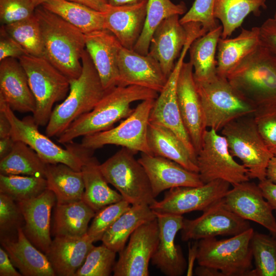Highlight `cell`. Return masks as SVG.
Listing matches in <instances>:
<instances>
[{
    "label": "cell",
    "instance_id": "60",
    "mask_svg": "<svg viewBox=\"0 0 276 276\" xmlns=\"http://www.w3.org/2000/svg\"><path fill=\"white\" fill-rule=\"evenodd\" d=\"M36 7L41 6L48 0H31Z\"/></svg>",
    "mask_w": 276,
    "mask_h": 276
},
{
    "label": "cell",
    "instance_id": "2",
    "mask_svg": "<svg viewBox=\"0 0 276 276\" xmlns=\"http://www.w3.org/2000/svg\"><path fill=\"white\" fill-rule=\"evenodd\" d=\"M35 15L42 33L44 58L70 80L79 77L85 50V34L42 6L36 8Z\"/></svg>",
    "mask_w": 276,
    "mask_h": 276
},
{
    "label": "cell",
    "instance_id": "48",
    "mask_svg": "<svg viewBox=\"0 0 276 276\" xmlns=\"http://www.w3.org/2000/svg\"><path fill=\"white\" fill-rule=\"evenodd\" d=\"M36 7L31 0H0V20L6 25L34 15Z\"/></svg>",
    "mask_w": 276,
    "mask_h": 276
},
{
    "label": "cell",
    "instance_id": "31",
    "mask_svg": "<svg viewBox=\"0 0 276 276\" xmlns=\"http://www.w3.org/2000/svg\"><path fill=\"white\" fill-rule=\"evenodd\" d=\"M156 218V214L149 205H132L105 233L101 241L107 247L119 253L137 227Z\"/></svg>",
    "mask_w": 276,
    "mask_h": 276
},
{
    "label": "cell",
    "instance_id": "43",
    "mask_svg": "<svg viewBox=\"0 0 276 276\" xmlns=\"http://www.w3.org/2000/svg\"><path fill=\"white\" fill-rule=\"evenodd\" d=\"M116 252L104 244L94 246L74 276H108L116 263Z\"/></svg>",
    "mask_w": 276,
    "mask_h": 276
},
{
    "label": "cell",
    "instance_id": "59",
    "mask_svg": "<svg viewBox=\"0 0 276 276\" xmlns=\"http://www.w3.org/2000/svg\"><path fill=\"white\" fill-rule=\"evenodd\" d=\"M108 4L111 6H122L139 3L148 0H107Z\"/></svg>",
    "mask_w": 276,
    "mask_h": 276
},
{
    "label": "cell",
    "instance_id": "24",
    "mask_svg": "<svg viewBox=\"0 0 276 276\" xmlns=\"http://www.w3.org/2000/svg\"><path fill=\"white\" fill-rule=\"evenodd\" d=\"M189 36L186 24H181L178 15L171 16L162 21L152 37L148 54L159 63L168 78L179 57Z\"/></svg>",
    "mask_w": 276,
    "mask_h": 276
},
{
    "label": "cell",
    "instance_id": "46",
    "mask_svg": "<svg viewBox=\"0 0 276 276\" xmlns=\"http://www.w3.org/2000/svg\"><path fill=\"white\" fill-rule=\"evenodd\" d=\"M214 0H195L191 8L180 19L181 24L190 22L201 24L206 32L219 25L214 15Z\"/></svg>",
    "mask_w": 276,
    "mask_h": 276
},
{
    "label": "cell",
    "instance_id": "21",
    "mask_svg": "<svg viewBox=\"0 0 276 276\" xmlns=\"http://www.w3.org/2000/svg\"><path fill=\"white\" fill-rule=\"evenodd\" d=\"M56 201L54 193L47 189L36 197L17 202L24 219L22 229L25 235L45 255L52 241L50 235L51 215Z\"/></svg>",
    "mask_w": 276,
    "mask_h": 276
},
{
    "label": "cell",
    "instance_id": "4",
    "mask_svg": "<svg viewBox=\"0 0 276 276\" xmlns=\"http://www.w3.org/2000/svg\"><path fill=\"white\" fill-rule=\"evenodd\" d=\"M82 70L76 79L70 80L69 92L53 110L45 134L58 137L79 117L91 111L106 92L86 49L81 57Z\"/></svg>",
    "mask_w": 276,
    "mask_h": 276
},
{
    "label": "cell",
    "instance_id": "44",
    "mask_svg": "<svg viewBox=\"0 0 276 276\" xmlns=\"http://www.w3.org/2000/svg\"><path fill=\"white\" fill-rule=\"evenodd\" d=\"M131 205L123 199L108 205L96 212L88 227L87 234L94 239L95 242L101 240L105 233Z\"/></svg>",
    "mask_w": 276,
    "mask_h": 276
},
{
    "label": "cell",
    "instance_id": "18",
    "mask_svg": "<svg viewBox=\"0 0 276 276\" xmlns=\"http://www.w3.org/2000/svg\"><path fill=\"white\" fill-rule=\"evenodd\" d=\"M233 186L222 198L225 206L243 219L263 226L276 237V219L273 210L258 185L249 180Z\"/></svg>",
    "mask_w": 276,
    "mask_h": 276
},
{
    "label": "cell",
    "instance_id": "5",
    "mask_svg": "<svg viewBox=\"0 0 276 276\" xmlns=\"http://www.w3.org/2000/svg\"><path fill=\"white\" fill-rule=\"evenodd\" d=\"M0 109L5 113L11 125V136L15 141H21L31 147L46 164H64L77 171H81L83 165L93 155L94 150L81 144H66L65 149L41 133L33 116L19 119L4 100L0 97Z\"/></svg>",
    "mask_w": 276,
    "mask_h": 276
},
{
    "label": "cell",
    "instance_id": "55",
    "mask_svg": "<svg viewBox=\"0 0 276 276\" xmlns=\"http://www.w3.org/2000/svg\"><path fill=\"white\" fill-rule=\"evenodd\" d=\"M15 143V141L11 136L0 139V159L11 152Z\"/></svg>",
    "mask_w": 276,
    "mask_h": 276
},
{
    "label": "cell",
    "instance_id": "26",
    "mask_svg": "<svg viewBox=\"0 0 276 276\" xmlns=\"http://www.w3.org/2000/svg\"><path fill=\"white\" fill-rule=\"evenodd\" d=\"M147 1L122 6L108 4L104 13V29L110 31L122 45L132 50L143 30Z\"/></svg>",
    "mask_w": 276,
    "mask_h": 276
},
{
    "label": "cell",
    "instance_id": "15",
    "mask_svg": "<svg viewBox=\"0 0 276 276\" xmlns=\"http://www.w3.org/2000/svg\"><path fill=\"white\" fill-rule=\"evenodd\" d=\"M250 227L249 221L236 215L224 204L222 199L203 211L194 219H183L181 231L184 242L217 236H233Z\"/></svg>",
    "mask_w": 276,
    "mask_h": 276
},
{
    "label": "cell",
    "instance_id": "62",
    "mask_svg": "<svg viewBox=\"0 0 276 276\" xmlns=\"http://www.w3.org/2000/svg\"><path fill=\"white\" fill-rule=\"evenodd\" d=\"M274 155H276V152H275V153L274 154Z\"/></svg>",
    "mask_w": 276,
    "mask_h": 276
},
{
    "label": "cell",
    "instance_id": "7",
    "mask_svg": "<svg viewBox=\"0 0 276 276\" xmlns=\"http://www.w3.org/2000/svg\"><path fill=\"white\" fill-rule=\"evenodd\" d=\"M18 59L35 100L34 121L38 126H47L54 105L64 100L69 92L70 79L44 57L26 54Z\"/></svg>",
    "mask_w": 276,
    "mask_h": 276
},
{
    "label": "cell",
    "instance_id": "45",
    "mask_svg": "<svg viewBox=\"0 0 276 276\" xmlns=\"http://www.w3.org/2000/svg\"><path fill=\"white\" fill-rule=\"evenodd\" d=\"M22 221L24 217L17 202L7 195L0 193L1 238L12 237V233H17V229L22 227Z\"/></svg>",
    "mask_w": 276,
    "mask_h": 276
},
{
    "label": "cell",
    "instance_id": "29",
    "mask_svg": "<svg viewBox=\"0 0 276 276\" xmlns=\"http://www.w3.org/2000/svg\"><path fill=\"white\" fill-rule=\"evenodd\" d=\"M147 139L151 154L171 159L186 169L198 173L197 159L171 130L149 122Z\"/></svg>",
    "mask_w": 276,
    "mask_h": 276
},
{
    "label": "cell",
    "instance_id": "36",
    "mask_svg": "<svg viewBox=\"0 0 276 276\" xmlns=\"http://www.w3.org/2000/svg\"><path fill=\"white\" fill-rule=\"evenodd\" d=\"M84 34L104 29V13L67 0H48L41 5Z\"/></svg>",
    "mask_w": 276,
    "mask_h": 276
},
{
    "label": "cell",
    "instance_id": "61",
    "mask_svg": "<svg viewBox=\"0 0 276 276\" xmlns=\"http://www.w3.org/2000/svg\"><path fill=\"white\" fill-rule=\"evenodd\" d=\"M274 18H276V11L275 12V14H274Z\"/></svg>",
    "mask_w": 276,
    "mask_h": 276
},
{
    "label": "cell",
    "instance_id": "47",
    "mask_svg": "<svg viewBox=\"0 0 276 276\" xmlns=\"http://www.w3.org/2000/svg\"><path fill=\"white\" fill-rule=\"evenodd\" d=\"M254 116L260 134L274 155L276 152V107L257 109Z\"/></svg>",
    "mask_w": 276,
    "mask_h": 276
},
{
    "label": "cell",
    "instance_id": "41",
    "mask_svg": "<svg viewBox=\"0 0 276 276\" xmlns=\"http://www.w3.org/2000/svg\"><path fill=\"white\" fill-rule=\"evenodd\" d=\"M250 247L255 267L250 276H276V237L254 232Z\"/></svg>",
    "mask_w": 276,
    "mask_h": 276
},
{
    "label": "cell",
    "instance_id": "1",
    "mask_svg": "<svg viewBox=\"0 0 276 276\" xmlns=\"http://www.w3.org/2000/svg\"><path fill=\"white\" fill-rule=\"evenodd\" d=\"M159 93L137 85L116 86L106 93L89 112L79 117L58 137L66 144L79 137L108 130L133 111L131 104L136 101L156 99Z\"/></svg>",
    "mask_w": 276,
    "mask_h": 276
},
{
    "label": "cell",
    "instance_id": "34",
    "mask_svg": "<svg viewBox=\"0 0 276 276\" xmlns=\"http://www.w3.org/2000/svg\"><path fill=\"white\" fill-rule=\"evenodd\" d=\"M96 212L82 200L57 204L54 216L53 234L82 236L87 234L88 224Z\"/></svg>",
    "mask_w": 276,
    "mask_h": 276
},
{
    "label": "cell",
    "instance_id": "52",
    "mask_svg": "<svg viewBox=\"0 0 276 276\" xmlns=\"http://www.w3.org/2000/svg\"><path fill=\"white\" fill-rule=\"evenodd\" d=\"M9 256L6 250L0 248V275L1 276H21L14 267Z\"/></svg>",
    "mask_w": 276,
    "mask_h": 276
},
{
    "label": "cell",
    "instance_id": "14",
    "mask_svg": "<svg viewBox=\"0 0 276 276\" xmlns=\"http://www.w3.org/2000/svg\"><path fill=\"white\" fill-rule=\"evenodd\" d=\"M231 185L216 179L197 187H178L169 189L164 198L150 205L155 213L182 215L195 211H204L221 200Z\"/></svg>",
    "mask_w": 276,
    "mask_h": 276
},
{
    "label": "cell",
    "instance_id": "17",
    "mask_svg": "<svg viewBox=\"0 0 276 276\" xmlns=\"http://www.w3.org/2000/svg\"><path fill=\"white\" fill-rule=\"evenodd\" d=\"M178 104L184 126L197 153L206 130L205 118L190 61L183 62L177 82Z\"/></svg>",
    "mask_w": 276,
    "mask_h": 276
},
{
    "label": "cell",
    "instance_id": "54",
    "mask_svg": "<svg viewBox=\"0 0 276 276\" xmlns=\"http://www.w3.org/2000/svg\"><path fill=\"white\" fill-rule=\"evenodd\" d=\"M11 125L4 111L0 109V139L11 136Z\"/></svg>",
    "mask_w": 276,
    "mask_h": 276
},
{
    "label": "cell",
    "instance_id": "6",
    "mask_svg": "<svg viewBox=\"0 0 276 276\" xmlns=\"http://www.w3.org/2000/svg\"><path fill=\"white\" fill-rule=\"evenodd\" d=\"M195 81L206 128L218 132L237 119L254 114L257 110L231 84L226 77L217 74L208 80Z\"/></svg>",
    "mask_w": 276,
    "mask_h": 276
},
{
    "label": "cell",
    "instance_id": "32",
    "mask_svg": "<svg viewBox=\"0 0 276 276\" xmlns=\"http://www.w3.org/2000/svg\"><path fill=\"white\" fill-rule=\"evenodd\" d=\"M45 178L47 189L56 198L57 204H65L82 199L84 183L81 171L64 164H47Z\"/></svg>",
    "mask_w": 276,
    "mask_h": 276
},
{
    "label": "cell",
    "instance_id": "53",
    "mask_svg": "<svg viewBox=\"0 0 276 276\" xmlns=\"http://www.w3.org/2000/svg\"><path fill=\"white\" fill-rule=\"evenodd\" d=\"M77 3L98 11L105 12L108 6L107 0H67Z\"/></svg>",
    "mask_w": 276,
    "mask_h": 276
},
{
    "label": "cell",
    "instance_id": "56",
    "mask_svg": "<svg viewBox=\"0 0 276 276\" xmlns=\"http://www.w3.org/2000/svg\"><path fill=\"white\" fill-rule=\"evenodd\" d=\"M195 270V273L198 276H223L218 270L209 266L200 265Z\"/></svg>",
    "mask_w": 276,
    "mask_h": 276
},
{
    "label": "cell",
    "instance_id": "3",
    "mask_svg": "<svg viewBox=\"0 0 276 276\" xmlns=\"http://www.w3.org/2000/svg\"><path fill=\"white\" fill-rule=\"evenodd\" d=\"M257 109L276 107V55L260 44L226 76Z\"/></svg>",
    "mask_w": 276,
    "mask_h": 276
},
{
    "label": "cell",
    "instance_id": "22",
    "mask_svg": "<svg viewBox=\"0 0 276 276\" xmlns=\"http://www.w3.org/2000/svg\"><path fill=\"white\" fill-rule=\"evenodd\" d=\"M138 160L146 171L155 198L166 190L204 184L198 173L190 171L171 159L141 153Z\"/></svg>",
    "mask_w": 276,
    "mask_h": 276
},
{
    "label": "cell",
    "instance_id": "33",
    "mask_svg": "<svg viewBox=\"0 0 276 276\" xmlns=\"http://www.w3.org/2000/svg\"><path fill=\"white\" fill-rule=\"evenodd\" d=\"M99 165L97 159L92 156L81 169L84 183L82 200L96 213L108 205L124 199L119 193L109 187L100 170Z\"/></svg>",
    "mask_w": 276,
    "mask_h": 276
},
{
    "label": "cell",
    "instance_id": "42",
    "mask_svg": "<svg viewBox=\"0 0 276 276\" xmlns=\"http://www.w3.org/2000/svg\"><path fill=\"white\" fill-rule=\"evenodd\" d=\"M47 189V180L44 177L0 174V193L16 202L36 197Z\"/></svg>",
    "mask_w": 276,
    "mask_h": 276
},
{
    "label": "cell",
    "instance_id": "39",
    "mask_svg": "<svg viewBox=\"0 0 276 276\" xmlns=\"http://www.w3.org/2000/svg\"><path fill=\"white\" fill-rule=\"evenodd\" d=\"M47 164L31 147L15 141L11 152L0 159V173L45 178Z\"/></svg>",
    "mask_w": 276,
    "mask_h": 276
},
{
    "label": "cell",
    "instance_id": "37",
    "mask_svg": "<svg viewBox=\"0 0 276 276\" xmlns=\"http://www.w3.org/2000/svg\"><path fill=\"white\" fill-rule=\"evenodd\" d=\"M266 0H214V15L223 28L221 38H226L240 27L251 13L261 14L260 8L266 9Z\"/></svg>",
    "mask_w": 276,
    "mask_h": 276
},
{
    "label": "cell",
    "instance_id": "57",
    "mask_svg": "<svg viewBox=\"0 0 276 276\" xmlns=\"http://www.w3.org/2000/svg\"><path fill=\"white\" fill-rule=\"evenodd\" d=\"M198 241V240H195L194 244L189 247V260L187 266V275H192L193 274L194 261L195 259H196L197 257Z\"/></svg>",
    "mask_w": 276,
    "mask_h": 276
},
{
    "label": "cell",
    "instance_id": "9",
    "mask_svg": "<svg viewBox=\"0 0 276 276\" xmlns=\"http://www.w3.org/2000/svg\"><path fill=\"white\" fill-rule=\"evenodd\" d=\"M137 152L122 147L102 164L100 170L108 183L131 205H151L156 200L143 166L135 157Z\"/></svg>",
    "mask_w": 276,
    "mask_h": 276
},
{
    "label": "cell",
    "instance_id": "58",
    "mask_svg": "<svg viewBox=\"0 0 276 276\" xmlns=\"http://www.w3.org/2000/svg\"><path fill=\"white\" fill-rule=\"evenodd\" d=\"M266 178L276 184V155L270 159L266 169Z\"/></svg>",
    "mask_w": 276,
    "mask_h": 276
},
{
    "label": "cell",
    "instance_id": "51",
    "mask_svg": "<svg viewBox=\"0 0 276 276\" xmlns=\"http://www.w3.org/2000/svg\"><path fill=\"white\" fill-rule=\"evenodd\" d=\"M262 193L271 206L273 211L276 213V184L267 179L259 181L258 184Z\"/></svg>",
    "mask_w": 276,
    "mask_h": 276
},
{
    "label": "cell",
    "instance_id": "8",
    "mask_svg": "<svg viewBox=\"0 0 276 276\" xmlns=\"http://www.w3.org/2000/svg\"><path fill=\"white\" fill-rule=\"evenodd\" d=\"M254 232L250 227L227 239L212 237L198 240V265L217 269L223 276H250L254 268L250 247Z\"/></svg>",
    "mask_w": 276,
    "mask_h": 276
},
{
    "label": "cell",
    "instance_id": "10",
    "mask_svg": "<svg viewBox=\"0 0 276 276\" xmlns=\"http://www.w3.org/2000/svg\"><path fill=\"white\" fill-rule=\"evenodd\" d=\"M222 135L226 139L230 153L240 159L250 179H266V169L274 155L267 146L257 129L254 114L237 119L224 126Z\"/></svg>",
    "mask_w": 276,
    "mask_h": 276
},
{
    "label": "cell",
    "instance_id": "11",
    "mask_svg": "<svg viewBox=\"0 0 276 276\" xmlns=\"http://www.w3.org/2000/svg\"><path fill=\"white\" fill-rule=\"evenodd\" d=\"M155 100L142 101L118 126L83 136L81 145L94 150L107 145H115L137 152L151 154L147 133L150 114Z\"/></svg>",
    "mask_w": 276,
    "mask_h": 276
},
{
    "label": "cell",
    "instance_id": "50",
    "mask_svg": "<svg viewBox=\"0 0 276 276\" xmlns=\"http://www.w3.org/2000/svg\"><path fill=\"white\" fill-rule=\"evenodd\" d=\"M259 28L261 44L276 55V18H268Z\"/></svg>",
    "mask_w": 276,
    "mask_h": 276
},
{
    "label": "cell",
    "instance_id": "25",
    "mask_svg": "<svg viewBox=\"0 0 276 276\" xmlns=\"http://www.w3.org/2000/svg\"><path fill=\"white\" fill-rule=\"evenodd\" d=\"M0 62V97L14 111L33 113L35 100L18 59L9 58Z\"/></svg>",
    "mask_w": 276,
    "mask_h": 276
},
{
    "label": "cell",
    "instance_id": "35",
    "mask_svg": "<svg viewBox=\"0 0 276 276\" xmlns=\"http://www.w3.org/2000/svg\"><path fill=\"white\" fill-rule=\"evenodd\" d=\"M222 30V26L219 25L196 38L191 44L189 48L190 61L193 67L195 81H206L217 75L215 55Z\"/></svg>",
    "mask_w": 276,
    "mask_h": 276
},
{
    "label": "cell",
    "instance_id": "16",
    "mask_svg": "<svg viewBox=\"0 0 276 276\" xmlns=\"http://www.w3.org/2000/svg\"><path fill=\"white\" fill-rule=\"evenodd\" d=\"M159 238L157 219L146 222L131 235L128 244L119 252L113 268L114 276H148L150 261Z\"/></svg>",
    "mask_w": 276,
    "mask_h": 276
},
{
    "label": "cell",
    "instance_id": "28",
    "mask_svg": "<svg viewBox=\"0 0 276 276\" xmlns=\"http://www.w3.org/2000/svg\"><path fill=\"white\" fill-rule=\"evenodd\" d=\"M1 242L14 266L22 275H56L46 255L30 242L22 227L17 229L15 238H1Z\"/></svg>",
    "mask_w": 276,
    "mask_h": 276
},
{
    "label": "cell",
    "instance_id": "23",
    "mask_svg": "<svg viewBox=\"0 0 276 276\" xmlns=\"http://www.w3.org/2000/svg\"><path fill=\"white\" fill-rule=\"evenodd\" d=\"M85 49L106 90L119 82L118 55L122 47L110 31L103 29L85 34Z\"/></svg>",
    "mask_w": 276,
    "mask_h": 276
},
{
    "label": "cell",
    "instance_id": "38",
    "mask_svg": "<svg viewBox=\"0 0 276 276\" xmlns=\"http://www.w3.org/2000/svg\"><path fill=\"white\" fill-rule=\"evenodd\" d=\"M186 11L183 2L175 4L171 0H148L144 27L132 50L147 55L153 35L162 21L171 16L185 14Z\"/></svg>",
    "mask_w": 276,
    "mask_h": 276
},
{
    "label": "cell",
    "instance_id": "19",
    "mask_svg": "<svg viewBox=\"0 0 276 276\" xmlns=\"http://www.w3.org/2000/svg\"><path fill=\"white\" fill-rule=\"evenodd\" d=\"M155 213V212H154ZM159 228L158 242L151 258L152 264L167 276H181L188 263L182 249L175 243L182 227V215L155 213Z\"/></svg>",
    "mask_w": 276,
    "mask_h": 276
},
{
    "label": "cell",
    "instance_id": "27",
    "mask_svg": "<svg viewBox=\"0 0 276 276\" xmlns=\"http://www.w3.org/2000/svg\"><path fill=\"white\" fill-rule=\"evenodd\" d=\"M87 234L82 236H56L46 254L56 275L74 276L94 246Z\"/></svg>",
    "mask_w": 276,
    "mask_h": 276
},
{
    "label": "cell",
    "instance_id": "20",
    "mask_svg": "<svg viewBox=\"0 0 276 276\" xmlns=\"http://www.w3.org/2000/svg\"><path fill=\"white\" fill-rule=\"evenodd\" d=\"M118 86L137 85L159 93L168 78L157 60L148 54L143 55L122 47L118 55Z\"/></svg>",
    "mask_w": 276,
    "mask_h": 276
},
{
    "label": "cell",
    "instance_id": "13",
    "mask_svg": "<svg viewBox=\"0 0 276 276\" xmlns=\"http://www.w3.org/2000/svg\"><path fill=\"white\" fill-rule=\"evenodd\" d=\"M198 33L191 31L175 66L167 82L155 100L151 109L149 122L163 126L173 132L182 142L191 154L197 159V153L186 130L181 117L177 98V82L187 51Z\"/></svg>",
    "mask_w": 276,
    "mask_h": 276
},
{
    "label": "cell",
    "instance_id": "49",
    "mask_svg": "<svg viewBox=\"0 0 276 276\" xmlns=\"http://www.w3.org/2000/svg\"><path fill=\"white\" fill-rule=\"evenodd\" d=\"M28 54L24 48L6 31L3 26L0 29V61L9 58L18 59Z\"/></svg>",
    "mask_w": 276,
    "mask_h": 276
},
{
    "label": "cell",
    "instance_id": "30",
    "mask_svg": "<svg viewBox=\"0 0 276 276\" xmlns=\"http://www.w3.org/2000/svg\"><path fill=\"white\" fill-rule=\"evenodd\" d=\"M261 44L259 27L250 30L242 28L238 36L233 38L219 39L217 48V74L226 77L242 60Z\"/></svg>",
    "mask_w": 276,
    "mask_h": 276
},
{
    "label": "cell",
    "instance_id": "12",
    "mask_svg": "<svg viewBox=\"0 0 276 276\" xmlns=\"http://www.w3.org/2000/svg\"><path fill=\"white\" fill-rule=\"evenodd\" d=\"M197 164L203 183L221 179L234 186L250 180L247 170L230 153L225 137L213 129L205 131Z\"/></svg>",
    "mask_w": 276,
    "mask_h": 276
},
{
    "label": "cell",
    "instance_id": "40",
    "mask_svg": "<svg viewBox=\"0 0 276 276\" xmlns=\"http://www.w3.org/2000/svg\"><path fill=\"white\" fill-rule=\"evenodd\" d=\"M2 26L7 33L24 48L28 54L44 57L42 33L35 13L27 19Z\"/></svg>",
    "mask_w": 276,
    "mask_h": 276
}]
</instances>
